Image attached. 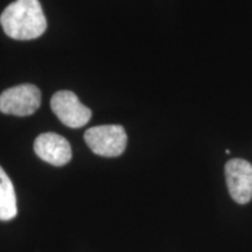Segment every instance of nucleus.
<instances>
[{
    "instance_id": "f257e3e1",
    "label": "nucleus",
    "mask_w": 252,
    "mask_h": 252,
    "mask_svg": "<svg viewBox=\"0 0 252 252\" xmlns=\"http://www.w3.org/2000/svg\"><path fill=\"white\" fill-rule=\"evenodd\" d=\"M0 24L6 35L15 40H33L42 35L47 20L39 0H17L4 9Z\"/></svg>"
},
{
    "instance_id": "f03ea898",
    "label": "nucleus",
    "mask_w": 252,
    "mask_h": 252,
    "mask_svg": "<svg viewBox=\"0 0 252 252\" xmlns=\"http://www.w3.org/2000/svg\"><path fill=\"white\" fill-rule=\"evenodd\" d=\"M84 140L97 156L115 158L124 153L127 135L121 125H102L87 130Z\"/></svg>"
},
{
    "instance_id": "7ed1b4c3",
    "label": "nucleus",
    "mask_w": 252,
    "mask_h": 252,
    "mask_svg": "<svg viewBox=\"0 0 252 252\" xmlns=\"http://www.w3.org/2000/svg\"><path fill=\"white\" fill-rule=\"evenodd\" d=\"M41 91L34 84H20L0 94V111L18 117L31 116L40 108Z\"/></svg>"
},
{
    "instance_id": "20e7f679",
    "label": "nucleus",
    "mask_w": 252,
    "mask_h": 252,
    "mask_svg": "<svg viewBox=\"0 0 252 252\" xmlns=\"http://www.w3.org/2000/svg\"><path fill=\"white\" fill-rule=\"evenodd\" d=\"M50 106L58 118L68 127L78 128L87 125L91 118V110L83 105L74 93L58 91L50 99Z\"/></svg>"
},
{
    "instance_id": "39448f33",
    "label": "nucleus",
    "mask_w": 252,
    "mask_h": 252,
    "mask_svg": "<svg viewBox=\"0 0 252 252\" xmlns=\"http://www.w3.org/2000/svg\"><path fill=\"white\" fill-rule=\"evenodd\" d=\"M225 180L230 196L238 204L252 198V165L244 159H231L225 163Z\"/></svg>"
},
{
    "instance_id": "423d86ee",
    "label": "nucleus",
    "mask_w": 252,
    "mask_h": 252,
    "mask_svg": "<svg viewBox=\"0 0 252 252\" xmlns=\"http://www.w3.org/2000/svg\"><path fill=\"white\" fill-rule=\"evenodd\" d=\"M34 152L43 161L53 166H64L71 160L72 152L69 141L53 132L40 134L34 141Z\"/></svg>"
},
{
    "instance_id": "0eeeda50",
    "label": "nucleus",
    "mask_w": 252,
    "mask_h": 252,
    "mask_svg": "<svg viewBox=\"0 0 252 252\" xmlns=\"http://www.w3.org/2000/svg\"><path fill=\"white\" fill-rule=\"evenodd\" d=\"M17 214V196L13 184L0 166V220H13Z\"/></svg>"
}]
</instances>
